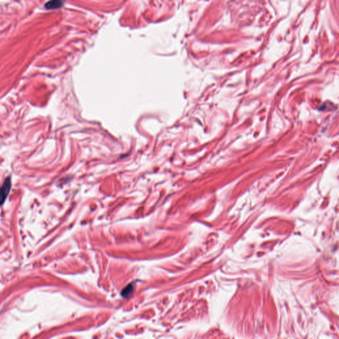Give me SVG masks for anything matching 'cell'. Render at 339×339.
<instances>
[{
  "label": "cell",
  "mask_w": 339,
  "mask_h": 339,
  "mask_svg": "<svg viewBox=\"0 0 339 339\" xmlns=\"http://www.w3.org/2000/svg\"><path fill=\"white\" fill-rule=\"evenodd\" d=\"M11 188V181L10 177H8L0 187V205L4 203L5 199H7L9 192Z\"/></svg>",
  "instance_id": "cell-1"
},
{
  "label": "cell",
  "mask_w": 339,
  "mask_h": 339,
  "mask_svg": "<svg viewBox=\"0 0 339 339\" xmlns=\"http://www.w3.org/2000/svg\"><path fill=\"white\" fill-rule=\"evenodd\" d=\"M64 2L61 1H51L49 2L44 5V7L47 9H54L62 7Z\"/></svg>",
  "instance_id": "cell-2"
},
{
  "label": "cell",
  "mask_w": 339,
  "mask_h": 339,
  "mask_svg": "<svg viewBox=\"0 0 339 339\" xmlns=\"http://www.w3.org/2000/svg\"><path fill=\"white\" fill-rule=\"evenodd\" d=\"M133 287H132L131 285H128L127 288H125L124 289V290L123 291V295L124 297H127L129 296V295H131V294L132 292H133Z\"/></svg>",
  "instance_id": "cell-3"
}]
</instances>
